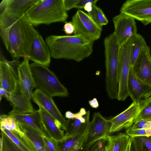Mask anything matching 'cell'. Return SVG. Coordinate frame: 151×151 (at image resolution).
<instances>
[{
    "label": "cell",
    "instance_id": "23",
    "mask_svg": "<svg viewBox=\"0 0 151 151\" xmlns=\"http://www.w3.org/2000/svg\"><path fill=\"white\" fill-rule=\"evenodd\" d=\"M1 131L5 134L23 151H37L32 142L24 133L6 129Z\"/></svg>",
    "mask_w": 151,
    "mask_h": 151
},
{
    "label": "cell",
    "instance_id": "1",
    "mask_svg": "<svg viewBox=\"0 0 151 151\" xmlns=\"http://www.w3.org/2000/svg\"><path fill=\"white\" fill-rule=\"evenodd\" d=\"M55 59H64L80 62L89 57L93 50V42L78 35H51L45 39Z\"/></svg>",
    "mask_w": 151,
    "mask_h": 151
},
{
    "label": "cell",
    "instance_id": "8",
    "mask_svg": "<svg viewBox=\"0 0 151 151\" xmlns=\"http://www.w3.org/2000/svg\"><path fill=\"white\" fill-rule=\"evenodd\" d=\"M111 124L109 120L104 117L99 112L94 113L90 122L88 134L84 146L88 151L91 147L100 140L106 139L109 135Z\"/></svg>",
    "mask_w": 151,
    "mask_h": 151
},
{
    "label": "cell",
    "instance_id": "19",
    "mask_svg": "<svg viewBox=\"0 0 151 151\" xmlns=\"http://www.w3.org/2000/svg\"><path fill=\"white\" fill-rule=\"evenodd\" d=\"M41 122L44 129L49 136L57 142L62 140L65 134L61 130L60 123L48 113L43 108L39 106Z\"/></svg>",
    "mask_w": 151,
    "mask_h": 151
},
{
    "label": "cell",
    "instance_id": "20",
    "mask_svg": "<svg viewBox=\"0 0 151 151\" xmlns=\"http://www.w3.org/2000/svg\"><path fill=\"white\" fill-rule=\"evenodd\" d=\"M0 87L12 94L17 90L19 86L18 76L6 63L0 61Z\"/></svg>",
    "mask_w": 151,
    "mask_h": 151
},
{
    "label": "cell",
    "instance_id": "28",
    "mask_svg": "<svg viewBox=\"0 0 151 151\" xmlns=\"http://www.w3.org/2000/svg\"><path fill=\"white\" fill-rule=\"evenodd\" d=\"M146 42L141 35L137 33L133 36V42L130 53L131 67L133 65Z\"/></svg>",
    "mask_w": 151,
    "mask_h": 151
},
{
    "label": "cell",
    "instance_id": "36",
    "mask_svg": "<svg viewBox=\"0 0 151 151\" xmlns=\"http://www.w3.org/2000/svg\"><path fill=\"white\" fill-rule=\"evenodd\" d=\"M126 133L131 137L146 136L145 129H132L128 128L126 130Z\"/></svg>",
    "mask_w": 151,
    "mask_h": 151
},
{
    "label": "cell",
    "instance_id": "31",
    "mask_svg": "<svg viewBox=\"0 0 151 151\" xmlns=\"http://www.w3.org/2000/svg\"><path fill=\"white\" fill-rule=\"evenodd\" d=\"M138 104L139 111L134 123L142 119L151 120V97Z\"/></svg>",
    "mask_w": 151,
    "mask_h": 151
},
{
    "label": "cell",
    "instance_id": "3",
    "mask_svg": "<svg viewBox=\"0 0 151 151\" xmlns=\"http://www.w3.org/2000/svg\"><path fill=\"white\" fill-rule=\"evenodd\" d=\"M25 15L34 26L66 21L68 15L63 0H40L32 6Z\"/></svg>",
    "mask_w": 151,
    "mask_h": 151
},
{
    "label": "cell",
    "instance_id": "25",
    "mask_svg": "<svg viewBox=\"0 0 151 151\" xmlns=\"http://www.w3.org/2000/svg\"><path fill=\"white\" fill-rule=\"evenodd\" d=\"M13 17V14L6 10L0 12V35L8 51L9 48V32Z\"/></svg>",
    "mask_w": 151,
    "mask_h": 151
},
{
    "label": "cell",
    "instance_id": "13",
    "mask_svg": "<svg viewBox=\"0 0 151 151\" xmlns=\"http://www.w3.org/2000/svg\"><path fill=\"white\" fill-rule=\"evenodd\" d=\"M32 99L38 106L43 108L48 113L61 124V128L65 130L67 120H66L58 109L52 97L41 90L37 88L33 92Z\"/></svg>",
    "mask_w": 151,
    "mask_h": 151
},
{
    "label": "cell",
    "instance_id": "22",
    "mask_svg": "<svg viewBox=\"0 0 151 151\" xmlns=\"http://www.w3.org/2000/svg\"><path fill=\"white\" fill-rule=\"evenodd\" d=\"M106 141V151H125L131 141V137L126 134L120 133L114 136L108 135Z\"/></svg>",
    "mask_w": 151,
    "mask_h": 151
},
{
    "label": "cell",
    "instance_id": "5",
    "mask_svg": "<svg viewBox=\"0 0 151 151\" xmlns=\"http://www.w3.org/2000/svg\"><path fill=\"white\" fill-rule=\"evenodd\" d=\"M30 66L37 88L52 97L68 96L66 88L47 66L35 63H32Z\"/></svg>",
    "mask_w": 151,
    "mask_h": 151
},
{
    "label": "cell",
    "instance_id": "48",
    "mask_svg": "<svg viewBox=\"0 0 151 151\" xmlns=\"http://www.w3.org/2000/svg\"><path fill=\"white\" fill-rule=\"evenodd\" d=\"M131 142H132V140H131V141L130 144V145H129V146H128V148H127V150L125 151H129L130 145H131Z\"/></svg>",
    "mask_w": 151,
    "mask_h": 151
},
{
    "label": "cell",
    "instance_id": "39",
    "mask_svg": "<svg viewBox=\"0 0 151 151\" xmlns=\"http://www.w3.org/2000/svg\"><path fill=\"white\" fill-rule=\"evenodd\" d=\"M79 0H63L64 7L67 11L75 7Z\"/></svg>",
    "mask_w": 151,
    "mask_h": 151
},
{
    "label": "cell",
    "instance_id": "21",
    "mask_svg": "<svg viewBox=\"0 0 151 151\" xmlns=\"http://www.w3.org/2000/svg\"><path fill=\"white\" fill-rule=\"evenodd\" d=\"M5 98L9 101L14 110L25 114L31 113L34 111L30 100L21 93L19 86L14 93Z\"/></svg>",
    "mask_w": 151,
    "mask_h": 151
},
{
    "label": "cell",
    "instance_id": "12",
    "mask_svg": "<svg viewBox=\"0 0 151 151\" xmlns=\"http://www.w3.org/2000/svg\"><path fill=\"white\" fill-rule=\"evenodd\" d=\"M90 111H87L83 108L74 113L73 118L67 120L65 136L62 140L82 134L87 131L90 122Z\"/></svg>",
    "mask_w": 151,
    "mask_h": 151
},
{
    "label": "cell",
    "instance_id": "49",
    "mask_svg": "<svg viewBox=\"0 0 151 151\" xmlns=\"http://www.w3.org/2000/svg\"><path fill=\"white\" fill-rule=\"evenodd\" d=\"M129 151H133L132 146V142H131V145H130Z\"/></svg>",
    "mask_w": 151,
    "mask_h": 151
},
{
    "label": "cell",
    "instance_id": "27",
    "mask_svg": "<svg viewBox=\"0 0 151 151\" xmlns=\"http://www.w3.org/2000/svg\"><path fill=\"white\" fill-rule=\"evenodd\" d=\"M40 0H8L7 5L5 9L14 14H25L32 6Z\"/></svg>",
    "mask_w": 151,
    "mask_h": 151
},
{
    "label": "cell",
    "instance_id": "9",
    "mask_svg": "<svg viewBox=\"0 0 151 151\" xmlns=\"http://www.w3.org/2000/svg\"><path fill=\"white\" fill-rule=\"evenodd\" d=\"M120 12L147 25L151 23V0H127L122 5Z\"/></svg>",
    "mask_w": 151,
    "mask_h": 151
},
{
    "label": "cell",
    "instance_id": "32",
    "mask_svg": "<svg viewBox=\"0 0 151 151\" xmlns=\"http://www.w3.org/2000/svg\"><path fill=\"white\" fill-rule=\"evenodd\" d=\"M93 21L99 27L107 24L108 20L101 9L96 5L93 6L92 11L88 13Z\"/></svg>",
    "mask_w": 151,
    "mask_h": 151
},
{
    "label": "cell",
    "instance_id": "44",
    "mask_svg": "<svg viewBox=\"0 0 151 151\" xmlns=\"http://www.w3.org/2000/svg\"><path fill=\"white\" fill-rule=\"evenodd\" d=\"M74 113L70 111H67L66 112L65 114V117L67 119H71L73 118Z\"/></svg>",
    "mask_w": 151,
    "mask_h": 151
},
{
    "label": "cell",
    "instance_id": "24",
    "mask_svg": "<svg viewBox=\"0 0 151 151\" xmlns=\"http://www.w3.org/2000/svg\"><path fill=\"white\" fill-rule=\"evenodd\" d=\"M18 123L21 129L32 142L37 151H46L43 138L44 135L29 126Z\"/></svg>",
    "mask_w": 151,
    "mask_h": 151
},
{
    "label": "cell",
    "instance_id": "10",
    "mask_svg": "<svg viewBox=\"0 0 151 151\" xmlns=\"http://www.w3.org/2000/svg\"><path fill=\"white\" fill-rule=\"evenodd\" d=\"M112 20L119 47L137 33L135 20L131 16L120 12L113 18Z\"/></svg>",
    "mask_w": 151,
    "mask_h": 151
},
{
    "label": "cell",
    "instance_id": "7",
    "mask_svg": "<svg viewBox=\"0 0 151 151\" xmlns=\"http://www.w3.org/2000/svg\"><path fill=\"white\" fill-rule=\"evenodd\" d=\"M74 27V35L80 36L88 41L93 42L101 37L102 28L98 26L88 14L79 9L72 19Z\"/></svg>",
    "mask_w": 151,
    "mask_h": 151
},
{
    "label": "cell",
    "instance_id": "30",
    "mask_svg": "<svg viewBox=\"0 0 151 151\" xmlns=\"http://www.w3.org/2000/svg\"><path fill=\"white\" fill-rule=\"evenodd\" d=\"M133 151H151V136L131 137Z\"/></svg>",
    "mask_w": 151,
    "mask_h": 151
},
{
    "label": "cell",
    "instance_id": "34",
    "mask_svg": "<svg viewBox=\"0 0 151 151\" xmlns=\"http://www.w3.org/2000/svg\"><path fill=\"white\" fill-rule=\"evenodd\" d=\"M43 138L46 151H59L58 142L56 140L44 135Z\"/></svg>",
    "mask_w": 151,
    "mask_h": 151
},
{
    "label": "cell",
    "instance_id": "18",
    "mask_svg": "<svg viewBox=\"0 0 151 151\" xmlns=\"http://www.w3.org/2000/svg\"><path fill=\"white\" fill-rule=\"evenodd\" d=\"M9 115L18 122L29 126L38 130L45 136L50 137L42 123L39 110H34L30 113H23L13 109Z\"/></svg>",
    "mask_w": 151,
    "mask_h": 151
},
{
    "label": "cell",
    "instance_id": "33",
    "mask_svg": "<svg viewBox=\"0 0 151 151\" xmlns=\"http://www.w3.org/2000/svg\"><path fill=\"white\" fill-rule=\"evenodd\" d=\"M1 134L2 141L1 151H23L3 132L1 131Z\"/></svg>",
    "mask_w": 151,
    "mask_h": 151
},
{
    "label": "cell",
    "instance_id": "45",
    "mask_svg": "<svg viewBox=\"0 0 151 151\" xmlns=\"http://www.w3.org/2000/svg\"><path fill=\"white\" fill-rule=\"evenodd\" d=\"M146 136H151V127L145 129Z\"/></svg>",
    "mask_w": 151,
    "mask_h": 151
},
{
    "label": "cell",
    "instance_id": "16",
    "mask_svg": "<svg viewBox=\"0 0 151 151\" xmlns=\"http://www.w3.org/2000/svg\"><path fill=\"white\" fill-rule=\"evenodd\" d=\"M139 110L138 104L133 102L121 113L109 119L111 126L109 134L125 128L127 129L134 123Z\"/></svg>",
    "mask_w": 151,
    "mask_h": 151
},
{
    "label": "cell",
    "instance_id": "38",
    "mask_svg": "<svg viewBox=\"0 0 151 151\" xmlns=\"http://www.w3.org/2000/svg\"><path fill=\"white\" fill-rule=\"evenodd\" d=\"M63 29L65 33L67 35H70L74 33V27L72 22H65Z\"/></svg>",
    "mask_w": 151,
    "mask_h": 151
},
{
    "label": "cell",
    "instance_id": "4",
    "mask_svg": "<svg viewBox=\"0 0 151 151\" xmlns=\"http://www.w3.org/2000/svg\"><path fill=\"white\" fill-rule=\"evenodd\" d=\"M105 86L109 98L116 99L118 90V70L119 47L114 32L104 40Z\"/></svg>",
    "mask_w": 151,
    "mask_h": 151
},
{
    "label": "cell",
    "instance_id": "42",
    "mask_svg": "<svg viewBox=\"0 0 151 151\" xmlns=\"http://www.w3.org/2000/svg\"><path fill=\"white\" fill-rule=\"evenodd\" d=\"M90 1V0H79L76 4L75 8L79 9H83L85 4Z\"/></svg>",
    "mask_w": 151,
    "mask_h": 151
},
{
    "label": "cell",
    "instance_id": "41",
    "mask_svg": "<svg viewBox=\"0 0 151 151\" xmlns=\"http://www.w3.org/2000/svg\"><path fill=\"white\" fill-rule=\"evenodd\" d=\"M102 140H99L95 143L91 147L89 151H101L103 145Z\"/></svg>",
    "mask_w": 151,
    "mask_h": 151
},
{
    "label": "cell",
    "instance_id": "14",
    "mask_svg": "<svg viewBox=\"0 0 151 151\" xmlns=\"http://www.w3.org/2000/svg\"><path fill=\"white\" fill-rule=\"evenodd\" d=\"M24 58L17 68L18 84L21 93L30 100L32 99L33 90L36 87L29 59L27 58Z\"/></svg>",
    "mask_w": 151,
    "mask_h": 151
},
{
    "label": "cell",
    "instance_id": "15",
    "mask_svg": "<svg viewBox=\"0 0 151 151\" xmlns=\"http://www.w3.org/2000/svg\"><path fill=\"white\" fill-rule=\"evenodd\" d=\"M51 56L50 52L47 44L37 31L31 47L29 60L48 67L50 63Z\"/></svg>",
    "mask_w": 151,
    "mask_h": 151
},
{
    "label": "cell",
    "instance_id": "43",
    "mask_svg": "<svg viewBox=\"0 0 151 151\" xmlns=\"http://www.w3.org/2000/svg\"><path fill=\"white\" fill-rule=\"evenodd\" d=\"M88 104L91 107L95 109L98 108L99 106V102L96 98L90 100L88 101Z\"/></svg>",
    "mask_w": 151,
    "mask_h": 151
},
{
    "label": "cell",
    "instance_id": "11",
    "mask_svg": "<svg viewBox=\"0 0 151 151\" xmlns=\"http://www.w3.org/2000/svg\"><path fill=\"white\" fill-rule=\"evenodd\" d=\"M131 69L140 81L151 86V55L150 47H143Z\"/></svg>",
    "mask_w": 151,
    "mask_h": 151
},
{
    "label": "cell",
    "instance_id": "17",
    "mask_svg": "<svg viewBox=\"0 0 151 151\" xmlns=\"http://www.w3.org/2000/svg\"><path fill=\"white\" fill-rule=\"evenodd\" d=\"M129 96L138 104L151 97V86L139 80L131 68L128 82Z\"/></svg>",
    "mask_w": 151,
    "mask_h": 151
},
{
    "label": "cell",
    "instance_id": "37",
    "mask_svg": "<svg viewBox=\"0 0 151 151\" xmlns=\"http://www.w3.org/2000/svg\"><path fill=\"white\" fill-rule=\"evenodd\" d=\"M6 63L17 76V68L21 63L18 58H13L12 60L9 61L6 59L4 61Z\"/></svg>",
    "mask_w": 151,
    "mask_h": 151
},
{
    "label": "cell",
    "instance_id": "46",
    "mask_svg": "<svg viewBox=\"0 0 151 151\" xmlns=\"http://www.w3.org/2000/svg\"><path fill=\"white\" fill-rule=\"evenodd\" d=\"M71 151H87L85 149V148L84 147V145L81 148L79 149L75 150H72Z\"/></svg>",
    "mask_w": 151,
    "mask_h": 151
},
{
    "label": "cell",
    "instance_id": "40",
    "mask_svg": "<svg viewBox=\"0 0 151 151\" xmlns=\"http://www.w3.org/2000/svg\"><path fill=\"white\" fill-rule=\"evenodd\" d=\"M98 0H90L87 2L84 7V9L88 13L91 12L93 9V6L95 5Z\"/></svg>",
    "mask_w": 151,
    "mask_h": 151
},
{
    "label": "cell",
    "instance_id": "35",
    "mask_svg": "<svg viewBox=\"0 0 151 151\" xmlns=\"http://www.w3.org/2000/svg\"><path fill=\"white\" fill-rule=\"evenodd\" d=\"M151 127V120L142 119L137 121L129 128L132 129H146Z\"/></svg>",
    "mask_w": 151,
    "mask_h": 151
},
{
    "label": "cell",
    "instance_id": "6",
    "mask_svg": "<svg viewBox=\"0 0 151 151\" xmlns=\"http://www.w3.org/2000/svg\"><path fill=\"white\" fill-rule=\"evenodd\" d=\"M133 36L119 47L118 70V90L116 99L124 101L128 96V82L131 68L130 53Z\"/></svg>",
    "mask_w": 151,
    "mask_h": 151
},
{
    "label": "cell",
    "instance_id": "47",
    "mask_svg": "<svg viewBox=\"0 0 151 151\" xmlns=\"http://www.w3.org/2000/svg\"><path fill=\"white\" fill-rule=\"evenodd\" d=\"M101 151H106L105 146L104 145H103L101 149Z\"/></svg>",
    "mask_w": 151,
    "mask_h": 151
},
{
    "label": "cell",
    "instance_id": "26",
    "mask_svg": "<svg viewBox=\"0 0 151 151\" xmlns=\"http://www.w3.org/2000/svg\"><path fill=\"white\" fill-rule=\"evenodd\" d=\"M88 134V130L83 134L58 142L59 151H71L83 146Z\"/></svg>",
    "mask_w": 151,
    "mask_h": 151
},
{
    "label": "cell",
    "instance_id": "2",
    "mask_svg": "<svg viewBox=\"0 0 151 151\" xmlns=\"http://www.w3.org/2000/svg\"><path fill=\"white\" fill-rule=\"evenodd\" d=\"M12 13L13 17L9 32L8 51L13 58L23 57L29 59L32 44L37 31L25 14Z\"/></svg>",
    "mask_w": 151,
    "mask_h": 151
},
{
    "label": "cell",
    "instance_id": "29",
    "mask_svg": "<svg viewBox=\"0 0 151 151\" xmlns=\"http://www.w3.org/2000/svg\"><path fill=\"white\" fill-rule=\"evenodd\" d=\"M0 119L1 131L6 129L11 131H15L20 133H24L19 127L18 122L12 116L9 114H3L1 115Z\"/></svg>",
    "mask_w": 151,
    "mask_h": 151
}]
</instances>
